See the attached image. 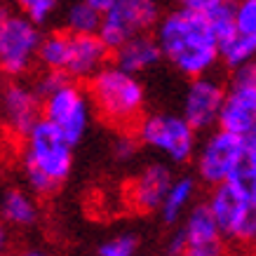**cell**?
<instances>
[{
	"instance_id": "1",
	"label": "cell",
	"mask_w": 256,
	"mask_h": 256,
	"mask_svg": "<svg viewBox=\"0 0 256 256\" xmlns=\"http://www.w3.org/2000/svg\"><path fill=\"white\" fill-rule=\"evenodd\" d=\"M164 59L188 78H200L221 56V42L214 36L207 14L178 8L164 14L156 26Z\"/></svg>"
},
{
	"instance_id": "2",
	"label": "cell",
	"mask_w": 256,
	"mask_h": 256,
	"mask_svg": "<svg viewBox=\"0 0 256 256\" xmlns=\"http://www.w3.org/2000/svg\"><path fill=\"white\" fill-rule=\"evenodd\" d=\"M73 141L52 124L38 120L24 136V176L36 195H52L59 190L73 170Z\"/></svg>"
},
{
	"instance_id": "3",
	"label": "cell",
	"mask_w": 256,
	"mask_h": 256,
	"mask_svg": "<svg viewBox=\"0 0 256 256\" xmlns=\"http://www.w3.org/2000/svg\"><path fill=\"white\" fill-rule=\"evenodd\" d=\"M90 99L106 122L127 130L139 124L144 118L146 90L134 73L116 64V66H104L90 80Z\"/></svg>"
},
{
	"instance_id": "4",
	"label": "cell",
	"mask_w": 256,
	"mask_h": 256,
	"mask_svg": "<svg viewBox=\"0 0 256 256\" xmlns=\"http://www.w3.org/2000/svg\"><path fill=\"white\" fill-rule=\"evenodd\" d=\"M195 130L184 116L153 113L136 124V139L148 148H156L170 162H186L195 153Z\"/></svg>"
},
{
	"instance_id": "5",
	"label": "cell",
	"mask_w": 256,
	"mask_h": 256,
	"mask_svg": "<svg viewBox=\"0 0 256 256\" xmlns=\"http://www.w3.org/2000/svg\"><path fill=\"white\" fill-rule=\"evenodd\" d=\"M38 24L26 14L0 12V70L8 76H24L38 62L40 50Z\"/></svg>"
},
{
	"instance_id": "6",
	"label": "cell",
	"mask_w": 256,
	"mask_h": 256,
	"mask_svg": "<svg viewBox=\"0 0 256 256\" xmlns=\"http://www.w3.org/2000/svg\"><path fill=\"white\" fill-rule=\"evenodd\" d=\"M158 0H118L108 12H104L99 36L108 50H118L127 40L148 33L153 26H158Z\"/></svg>"
},
{
	"instance_id": "7",
	"label": "cell",
	"mask_w": 256,
	"mask_h": 256,
	"mask_svg": "<svg viewBox=\"0 0 256 256\" xmlns=\"http://www.w3.org/2000/svg\"><path fill=\"white\" fill-rule=\"evenodd\" d=\"M244 156H247V139L242 134L228 130L212 132L198 150V176L210 186L230 181Z\"/></svg>"
},
{
	"instance_id": "8",
	"label": "cell",
	"mask_w": 256,
	"mask_h": 256,
	"mask_svg": "<svg viewBox=\"0 0 256 256\" xmlns=\"http://www.w3.org/2000/svg\"><path fill=\"white\" fill-rule=\"evenodd\" d=\"M42 118L56 124L73 144H78L90 127V101L85 92L68 78L54 92L42 96Z\"/></svg>"
},
{
	"instance_id": "9",
	"label": "cell",
	"mask_w": 256,
	"mask_h": 256,
	"mask_svg": "<svg viewBox=\"0 0 256 256\" xmlns=\"http://www.w3.org/2000/svg\"><path fill=\"white\" fill-rule=\"evenodd\" d=\"M256 124V64L235 68L233 85L226 90L218 127L247 136Z\"/></svg>"
},
{
	"instance_id": "10",
	"label": "cell",
	"mask_w": 256,
	"mask_h": 256,
	"mask_svg": "<svg viewBox=\"0 0 256 256\" xmlns=\"http://www.w3.org/2000/svg\"><path fill=\"white\" fill-rule=\"evenodd\" d=\"M42 104L36 87L22 85V82H10L0 90V118L14 134L31 132L36 122L42 120Z\"/></svg>"
},
{
	"instance_id": "11",
	"label": "cell",
	"mask_w": 256,
	"mask_h": 256,
	"mask_svg": "<svg viewBox=\"0 0 256 256\" xmlns=\"http://www.w3.org/2000/svg\"><path fill=\"white\" fill-rule=\"evenodd\" d=\"M252 202L254 200L235 181H224V184L214 186L207 204H210L212 214L216 216L224 238H230V240L240 238L244 218H247L249 210H252Z\"/></svg>"
},
{
	"instance_id": "12",
	"label": "cell",
	"mask_w": 256,
	"mask_h": 256,
	"mask_svg": "<svg viewBox=\"0 0 256 256\" xmlns=\"http://www.w3.org/2000/svg\"><path fill=\"white\" fill-rule=\"evenodd\" d=\"M224 99L226 90L221 87V82L207 76L193 78L190 87L186 90V99H184V118L195 130H210L212 124L218 122Z\"/></svg>"
},
{
	"instance_id": "13",
	"label": "cell",
	"mask_w": 256,
	"mask_h": 256,
	"mask_svg": "<svg viewBox=\"0 0 256 256\" xmlns=\"http://www.w3.org/2000/svg\"><path fill=\"white\" fill-rule=\"evenodd\" d=\"M70 33V31H68ZM108 59V45L99 33H70L66 76L73 80H92Z\"/></svg>"
},
{
	"instance_id": "14",
	"label": "cell",
	"mask_w": 256,
	"mask_h": 256,
	"mask_svg": "<svg viewBox=\"0 0 256 256\" xmlns=\"http://www.w3.org/2000/svg\"><path fill=\"white\" fill-rule=\"evenodd\" d=\"M172 172L167 164L153 162L144 167V170L132 178V184L127 186V200L136 212L150 214V212H160L162 200L172 186Z\"/></svg>"
},
{
	"instance_id": "15",
	"label": "cell",
	"mask_w": 256,
	"mask_h": 256,
	"mask_svg": "<svg viewBox=\"0 0 256 256\" xmlns=\"http://www.w3.org/2000/svg\"><path fill=\"white\" fill-rule=\"evenodd\" d=\"M162 56L164 54L160 50V42L156 40V36L150 38L148 33H141L136 38L127 40L124 45H120L116 50V64L120 68L134 73V76L158 66Z\"/></svg>"
},
{
	"instance_id": "16",
	"label": "cell",
	"mask_w": 256,
	"mask_h": 256,
	"mask_svg": "<svg viewBox=\"0 0 256 256\" xmlns=\"http://www.w3.org/2000/svg\"><path fill=\"white\" fill-rule=\"evenodd\" d=\"M181 230L186 235L188 247H216V244H221V238H224L216 216L212 214L207 202L188 210Z\"/></svg>"
},
{
	"instance_id": "17",
	"label": "cell",
	"mask_w": 256,
	"mask_h": 256,
	"mask_svg": "<svg viewBox=\"0 0 256 256\" xmlns=\"http://www.w3.org/2000/svg\"><path fill=\"white\" fill-rule=\"evenodd\" d=\"M0 216L12 228H31L38 224L40 207L36 202V193L22 188H8L0 195Z\"/></svg>"
},
{
	"instance_id": "18",
	"label": "cell",
	"mask_w": 256,
	"mask_h": 256,
	"mask_svg": "<svg viewBox=\"0 0 256 256\" xmlns=\"http://www.w3.org/2000/svg\"><path fill=\"white\" fill-rule=\"evenodd\" d=\"M195 195V181L193 176H176L172 181L170 190L164 195L162 207H160V216L164 224H176L178 218L186 214V210L190 207Z\"/></svg>"
},
{
	"instance_id": "19",
	"label": "cell",
	"mask_w": 256,
	"mask_h": 256,
	"mask_svg": "<svg viewBox=\"0 0 256 256\" xmlns=\"http://www.w3.org/2000/svg\"><path fill=\"white\" fill-rule=\"evenodd\" d=\"M68 31H56L50 36H42L38 50V62L45 70H62L66 73V62H68Z\"/></svg>"
},
{
	"instance_id": "20",
	"label": "cell",
	"mask_w": 256,
	"mask_h": 256,
	"mask_svg": "<svg viewBox=\"0 0 256 256\" xmlns=\"http://www.w3.org/2000/svg\"><path fill=\"white\" fill-rule=\"evenodd\" d=\"M256 56V33L238 31L233 38L221 42V59L230 68H240L247 64H254Z\"/></svg>"
},
{
	"instance_id": "21",
	"label": "cell",
	"mask_w": 256,
	"mask_h": 256,
	"mask_svg": "<svg viewBox=\"0 0 256 256\" xmlns=\"http://www.w3.org/2000/svg\"><path fill=\"white\" fill-rule=\"evenodd\" d=\"M101 22L104 12L92 8L85 0H78L66 10V31L70 33H99Z\"/></svg>"
},
{
	"instance_id": "22",
	"label": "cell",
	"mask_w": 256,
	"mask_h": 256,
	"mask_svg": "<svg viewBox=\"0 0 256 256\" xmlns=\"http://www.w3.org/2000/svg\"><path fill=\"white\" fill-rule=\"evenodd\" d=\"M207 19H210V26H212V31H214V36L218 38V42L233 38L235 33H238V19H235L233 0H226L224 5L214 8L210 14H207Z\"/></svg>"
},
{
	"instance_id": "23",
	"label": "cell",
	"mask_w": 256,
	"mask_h": 256,
	"mask_svg": "<svg viewBox=\"0 0 256 256\" xmlns=\"http://www.w3.org/2000/svg\"><path fill=\"white\" fill-rule=\"evenodd\" d=\"M136 252H139V240L132 233L113 235V238L101 242L96 249L99 256H136Z\"/></svg>"
},
{
	"instance_id": "24",
	"label": "cell",
	"mask_w": 256,
	"mask_h": 256,
	"mask_svg": "<svg viewBox=\"0 0 256 256\" xmlns=\"http://www.w3.org/2000/svg\"><path fill=\"white\" fill-rule=\"evenodd\" d=\"M230 181H235V184L256 202V153L247 150V156H244V160L240 162V167L235 170Z\"/></svg>"
},
{
	"instance_id": "25",
	"label": "cell",
	"mask_w": 256,
	"mask_h": 256,
	"mask_svg": "<svg viewBox=\"0 0 256 256\" xmlns=\"http://www.w3.org/2000/svg\"><path fill=\"white\" fill-rule=\"evenodd\" d=\"M16 2H19L24 14L38 26L50 22V16L56 12V0H16Z\"/></svg>"
},
{
	"instance_id": "26",
	"label": "cell",
	"mask_w": 256,
	"mask_h": 256,
	"mask_svg": "<svg viewBox=\"0 0 256 256\" xmlns=\"http://www.w3.org/2000/svg\"><path fill=\"white\" fill-rule=\"evenodd\" d=\"M238 31L256 33V0H235Z\"/></svg>"
},
{
	"instance_id": "27",
	"label": "cell",
	"mask_w": 256,
	"mask_h": 256,
	"mask_svg": "<svg viewBox=\"0 0 256 256\" xmlns=\"http://www.w3.org/2000/svg\"><path fill=\"white\" fill-rule=\"evenodd\" d=\"M139 144L141 141L136 139V136H127V134H122V136L116 141V156L120 158V160H132Z\"/></svg>"
},
{
	"instance_id": "28",
	"label": "cell",
	"mask_w": 256,
	"mask_h": 256,
	"mask_svg": "<svg viewBox=\"0 0 256 256\" xmlns=\"http://www.w3.org/2000/svg\"><path fill=\"white\" fill-rule=\"evenodd\" d=\"M178 8L190 10V12H200V14H210L214 8L224 5L226 0H176Z\"/></svg>"
},
{
	"instance_id": "29",
	"label": "cell",
	"mask_w": 256,
	"mask_h": 256,
	"mask_svg": "<svg viewBox=\"0 0 256 256\" xmlns=\"http://www.w3.org/2000/svg\"><path fill=\"white\" fill-rule=\"evenodd\" d=\"M238 242H256V202H252V210H249L247 218H244V226H242Z\"/></svg>"
},
{
	"instance_id": "30",
	"label": "cell",
	"mask_w": 256,
	"mask_h": 256,
	"mask_svg": "<svg viewBox=\"0 0 256 256\" xmlns=\"http://www.w3.org/2000/svg\"><path fill=\"white\" fill-rule=\"evenodd\" d=\"M188 249V242H186V235H184V230H178V233H174L170 238V242H167V254L170 256H181L184 252Z\"/></svg>"
},
{
	"instance_id": "31",
	"label": "cell",
	"mask_w": 256,
	"mask_h": 256,
	"mask_svg": "<svg viewBox=\"0 0 256 256\" xmlns=\"http://www.w3.org/2000/svg\"><path fill=\"white\" fill-rule=\"evenodd\" d=\"M181 256H226V254L221 244H216V247H188Z\"/></svg>"
},
{
	"instance_id": "32",
	"label": "cell",
	"mask_w": 256,
	"mask_h": 256,
	"mask_svg": "<svg viewBox=\"0 0 256 256\" xmlns=\"http://www.w3.org/2000/svg\"><path fill=\"white\" fill-rule=\"evenodd\" d=\"M10 226L2 221V216H0V252H5L10 244V230H8Z\"/></svg>"
},
{
	"instance_id": "33",
	"label": "cell",
	"mask_w": 256,
	"mask_h": 256,
	"mask_svg": "<svg viewBox=\"0 0 256 256\" xmlns=\"http://www.w3.org/2000/svg\"><path fill=\"white\" fill-rule=\"evenodd\" d=\"M85 2H90L92 8H96L99 12H108L113 5H116L118 0H85Z\"/></svg>"
},
{
	"instance_id": "34",
	"label": "cell",
	"mask_w": 256,
	"mask_h": 256,
	"mask_svg": "<svg viewBox=\"0 0 256 256\" xmlns=\"http://www.w3.org/2000/svg\"><path fill=\"white\" fill-rule=\"evenodd\" d=\"M14 256H52V254H50V252H45V249H40V247H28V249L16 252Z\"/></svg>"
},
{
	"instance_id": "35",
	"label": "cell",
	"mask_w": 256,
	"mask_h": 256,
	"mask_svg": "<svg viewBox=\"0 0 256 256\" xmlns=\"http://www.w3.org/2000/svg\"><path fill=\"white\" fill-rule=\"evenodd\" d=\"M247 139V150H252V153H256V124H254V130L244 136Z\"/></svg>"
},
{
	"instance_id": "36",
	"label": "cell",
	"mask_w": 256,
	"mask_h": 256,
	"mask_svg": "<svg viewBox=\"0 0 256 256\" xmlns=\"http://www.w3.org/2000/svg\"><path fill=\"white\" fill-rule=\"evenodd\" d=\"M0 256H2V252H0Z\"/></svg>"
}]
</instances>
